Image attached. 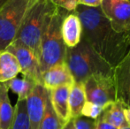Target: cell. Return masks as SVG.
<instances>
[{
  "instance_id": "1",
  "label": "cell",
  "mask_w": 130,
  "mask_h": 129,
  "mask_svg": "<svg viewBox=\"0 0 130 129\" xmlns=\"http://www.w3.org/2000/svg\"><path fill=\"white\" fill-rule=\"evenodd\" d=\"M74 12L82 24V39L108 64L116 66L130 49V32L114 31L100 6L78 5Z\"/></svg>"
},
{
  "instance_id": "2",
  "label": "cell",
  "mask_w": 130,
  "mask_h": 129,
  "mask_svg": "<svg viewBox=\"0 0 130 129\" xmlns=\"http://www.w3.org/2000/svg\"><path fill=\"white\" fill-rule=\"evenodd\" d=\"M65 63L74 82L83 83L93 75H113L114 67L102 59L84 39L73 48H67Z\"/></svg>"
},
{
  "instance_id": "3",
  "label": "cell",
  "mask_w": 130,
  "mask_h": 129,
  "mask_svg": "<svg viewBox=\"0 0 130 129\" xmlns=\"http://www.w3.org/2000/svg\"><path fill=\"white\" fill-rule=\"evenodd\" d=\"M58 7L50 0H36L25 17L15 39L22 43L38 57L42 37Z\"/></svg>"
},
{
  "instance_id": "4",
  "label": "cell",
  "mask_w": 130,
  "mask_h": 129,
  "mask_svg": "<svg viewBox=\"0 0 130 129\" xmlns=\"http://www.w3.org/2000/svg\"><path fill=\"white\" fill-rule=\"evenodd\" d=\"M67 12V11L58 7L42 37L38 54L42 72L53 65L65 62L67 46L62 37L61 25Z\"/></svg>"
},
{
  "instance_id": "5",
  "label": "cell",
  "mask_w": 130,
  "mask_h": 129,
  "mask_svg": "<svg viewBox=\"0 0 130 129\" xmlns=\"http://www.w3.org/2000/svg\"><path fill=\"white\" fill-rule=\"evenodd\" d=\"M36 0H6L0 6V51L12 43Z\"/></svg>"
},
{
  "instance_id": "6",
  "label": "cell",
  "mask_w": 130,
  "mask_h": 129,
  "mask_svg": "<svg viewBox=\"0 0 130 129\" xmlns=\"http://www.w3.org/2000/svg\"><path fill=\"white\" fill-rule=\"evenodd\" d=\"M87 102L103 108L116 101L113 75H93L83 82Z\"/></svg>"
},
{
  "instance_id": "7",
  "label": "cell",
  "mask_w": 130,
  "mask_h": 129,
  "mask_svg": "<svg viewBox=\"0 0 130 129\" xmlns=\"http://www.w3.org/2000/svg\"><path fill=\"white\" fill-rule=\"evenodd\" d=\"M5 50H8L16 58L23 76L30 78L36 83L42 84V72L38 57L31 49L21 42L14 40L7 46Z\"/></svg>"
},
{
  "instance_id": "8",
  "label": "cell",
  "mask_w": 130,
  "mask_h": 129,
  "mask_svg": "<svg viewBox=\"0 0 130 129\" xmlns=\"http://www.w3.org/2000/svg\"><path fill=\"white\" fill-rule=\"evenodd\" d=\"M100 8L114 31L130 32V0H102Z\"/></svg>"
},
{
  "instance_id": "9",
  "label": "cell",
  "mask_w": 130,
  "mask_h": 129,
  "mask_svg": "<svg viewBox=\"0 0 130 129\" xmlns=\"http://www.w3.org/2000/svg\"><path fill=\"white\" fill-rule=\"evenodd\" d=\"M48 92V89L38 83L26 99L27 113L30 129H38L39 127L45 110Z\"/></svg>"
},
{
  "instance_id": "10",
  "label": "cell",
  "mask_w": 130,
  "mask_h": 129,
  "mask_svg": "<svg viewBox=\"0 0 130 129\" xmlns=\"http://www.w3.org/2000/svg\"><path fill=\"white\" fill-rule=\"evenodd\" d=\"M116 100L125 107H130V49L113 72Z\"/></svg>"
},
{
  "instance_id": "11",
  "label": "cell",
  "mask_w": 130,
  "mask_h": 129,
  "mask_svg": "<svg viewBox=\"0 0 130 129\" xmlns=\"http://www.w3.org/2000/svg\"><path fill=\"white\" fill-rule=\"evenodd\" d=\"M74 83L72 73L65 62L53 65L42 72V85L48 90L65 85L72 86Z\"/></svg>"
},
{
  "instance_id": "12",
  "label": "cell",
  "mask_w": 130,
  "mask_h": 129,
  "mask_svg": "<svg viewBox=\"0 0 130 129\" xmlns=\"http://www.w3.org/2000/svg\"><path fill=\"white\" fill-rule=\"evenodd\" d=\"M61 34L67 48L75 47L82 40V28L80 19L74 12H68L63 19Z\"/></svg>"
},
{
  "instance_id": "13",
  "label": "cell",
  "mask_w": 130,
  "mask_h": 129,
  "mask_svg": "<svg viewBox=\"0 0 130 129\" xmlns=\"http://www.w3.org/2000/svg\"><path fill=\"white\" fill-rule=\"evenodd\" d=\"M70 88V85H65L49 90L53 110L63 125H65L71 119L68 102Z\"/></svg>"
},
{
  "instance_id": "14",
  "label": "cell",
  "mask_w": 130,
  "mask_h": 129,
  "mask_svg": "<svg viewBox=\"0 0 130 129\" xmlns=\"http://www.w3.org/2000/svg\"><path fill=\"white\" fill-rule=\"evenodd\" d=\"M124 106L120 101H115L110 105L104 108L99 119L109 124L114 126L118 129L127 127L128 125L127 123L124 114Z\"/></svg>"
},
{
  "instance_id": "15",
  "label": "cell",
  "mask_w": 130,
  "mask_h": 129,
  "mask_svg": "<svg viewBox=\"0 0 130 129\" xmlns=\"http://www.w3.org/2000/svg\"><path fill=\"white\" fill-rule=\"evenodd\" d=\"M21 72L16 58L8 50L0 51V83H5Z\"/></svg>"
},
{
  "instance_id": "16",
  "label": "cell",
  "mask_w": 130,
  "mask_h": 129,
  "mask_svg": "<svg viewBox=\"0 0 130 129\" xmlns=\"http://www.w3.org/2000/svg\"><path fill=\"white\" fill-rule=\"evenodd\" d=\"M8 90L5 83H0V129H10L13 119L14 109L9 99Z\"/></svg>"
},
{
  "instance_id": "17",
  "label": "cell",
  "mask_w": 130,
  "mask_h": 129,
  "mask_svg": "<svg viewBox=\"0 0 130 129\" xmlns=\"http://www.w3.org/2000/svg\"><path fill=\"white\" fill-rule=\"evenodd\" d=\"M68 102L71 119H75L82 115V108L87 102L83 83L74 82L71 86Z\"/></svg>"
},
{
  "instance_id": "18",
  "label": "cell",
  "mask_w": 130,
  "mask_h": 129,
  "mask_svg": "<svg viewBox=\"0 0 130 129\" xmlns=\"http://www.w3.org/2000/svg\"><path fill=\"white\" fill-rule=\"evenodd\" d=\"M8 89L18 95V100H26L33 91L36 83L34 80L28 77H23L22 79L15 77L5 82Z\"/></svg>"
},
{
  "instance_id": "19",
  "label": "cell",
  "mask_w": 130,
  "mask_h": 129,
  "mask_svg": "<svg viewBox=\"0 0 130 129\" xmlns=\"http://www.w3.org/2000/svg\"><path fill=\"white\" fill-rule=\"evenodd\" d=\"M63 126L64 125L61 123L55 110H53L50 99V93L48 92L45 110L38 129H61Z\"/></svg>"
},
{
  "instance_id": "20",
  "label": "cell",
  "mask_w": 130,
  "mask_h": 129,
  "mask_svg": "<svg viewBox=\"0 0 130 129\" xmlns=\"http://www.w3.org/2000/svg\"><path fill=\"white\" fill-rule=\"evenodd\" d=\"M13 109V119L10 129H30L27 113L26 100H18Z\"/></svg>"
},
{
  "instance_id": "21",
  "label": "cell",
  "mask_w": 130,
  "mask_h": 129,
  "mask_svg": "<svg viewBox=\"0 0 130 129\" xmlns=\"http://www.w3.org/2000/svg\"><path fill=\"white\" fill-rule=\"evenodd\" d=\"M104 108L96 103L86 102L82 110V115L92 119H96L103 112Z\"/></svg>"
},
{
  "instance_id": "22",
  "label": "cell",
  "mask_w": 130,
  "mask_h": 129,
  "mask_svg": "<svg viewBox=\"0 0 130 129\" xmlns=\"http://www.w3.org/2000/svg\"><path fill=\"white\" fill-rule=\"evenodd\" d=\"M73 119L75 129H96V119H89L82 115Z\"/></svg>"
},
{
  "instance_id": "23",
  "label": "cell",
  "mask_w": 130,
  "mask_h": 129,
  "mask_svg": "<svg viewBox=\"0 0 130 129\" xmlns=\"http://www.w3.org/2000/svg\"><path fill=\"white\" fill-rule=\"evenodd\" d=\"M58 8L64 9L67 12H74L78 5V0H50Z\"/></svg>"
},
{
  "instance_id": "24",
  "label": "cell",
  "mask_w": 130,
  "mask_h": 129,
  "mask_svg": "<svg viewBox=\"0 0 130 129\" xmlns=\"http://www.w3.org/2000/svg\"><path fill=\"white\" fill-rule=\"evenodd\" d=\"M102 0H78V5L89 7H98L101 5Z\"/></svg>"
},
{
  "instance_id": "25",
  "label": "cell",
  "mask_w": 130,
  "mask_h": 129,
  "mask_svg": "<svg viewBox=\"0 0 130 129\" xmlns=\"http://www.w3.org/2000/svg\"><path fill=\"white\" fill-rule=\"evenodd\" d=\"M96 129H118L117 127H115L114 126L109 124V123L105 122V121L102 120L101 119L98 118L96 119Z\"/></svg>"
},
{
  "instance_id": "26",
  "label": "cell",
  "mask_w": 130,
  "mask_h": 129,
  "mask_svg": "<svg viewBox=\"0 0 130 129\" xmlns=\"http://www.w3.org/2000/svg\"><path fill=\"white\" fill-rule=\"evenodd\" d=\"M61 129H75L74 127V119H70L63 126H62Z\"/></svg>"
},
{
  "instance_id": "27",
  "label": "cell",
  "mask_w": 130,
  "mask_h": 129,
  "mask_svg": "<svg viewBox=\"0 0 130 129\" xmlns=\"http://www.w3.org/2000/svg\"><path fill=\"white\" fill-rule=\"evenodd\" d=\"M124 114H125L127 125H128V126H130V107H125L124 108Z\"/></svg>"
},
{
  "instance_id": "28",
  "label": "cell",
  "mask_w": 130,
  "mask_h": 129,
  "mask_svg": "<svg viewBox=\"0 0 130 129\" xmlns=\"http://www.w3.org/2000/svg\"><path fill=\"white\" fill-rule=\"evenodd\" d=\"M5 1H6V0H0V6H1V5H3V4L5 3Z\"/></svg>"
},
{
  "instance_id": "29",
  "label": "cell",
  "mask_w": 130,
  "mask_h": 129,
  "mask_svg": "<svg viewBox=\"0 0 130 129\" xmlns=\"http://www.w3.org/2000/svg\"><path fill=\"white\" fill-rule=\"evenodd\" d=\"M120 129H130V126H127V127H124V128H120Z\"/></svg>"
}]
</instances>
